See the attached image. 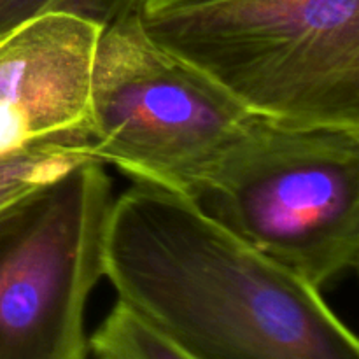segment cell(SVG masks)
<instances>
[{"label":"cell","mask_w":359,"mask_h":359,"mask_svg":"<svg viewBox=\"0 0 359 359\" xmlns=\"http://www.w3.org/2000/svg\"><path fill=\"white\" fill-rule=\"evenodd\" d=\"M88 160L93 158L74 146H42L13 158H0V210Z\"/></svg>","instance_id":"cell-8"},{"label":"cell","mask_w":359,"mask_h":359,"mask_svg":"<svg viewBox=\"0 0 359 359\" xmlns=\"http://www.w3.org/2000/svg\"><path fill=\"white\" fill-rule=\"evenodd\" d=\"M142 0H0V32L51 11L79 14L102 27L140 11Z\"/></svg>","instance_id":"cell-9"},{"label":"cell","mask_w":359,"mask_h":359,"mask_svg":"<svg viewBox=\"0 0 359 359\" xmlns=\"http://www.w3.org/2000/svg\"><path fill=\"white\" fill-rule=\"evenodd\" d=\"M111 203L105 168L88 160L0 210V359H88Z\"/></svg>","instance_id":"cell-5"},{"label":"cell","mask_w":359,"mask_h":359,"mask_svg":"<svg viewBox=\"0 0 359 359\" xmlns=\"http://www.w3.org/2000/svg\"><path fill=\"white\" fill-rule=\"evenodd\" d=\"M249 112L158 46L140 14L107 25L91 72L90 156L135 182L191 196Z\"/></svg>","instance_id":"cell-4"},{"label":"cell","mask_w":359,"mask_h":359,"mask_svg":"<svg viewBox=\"0 0 359 359\" xmlns=\"http://www.w3.org/2000/svg\"><path fill=\"white\" fill-rule=\"evenodd\" d=\"M140 20L249 114L359 128V0H221Z\"/></svg>","instance_id":"cell-2"},{"label":"cell","mask_w":359,"mask_h":359,"mask_svg":"<svg viewBox=\"0 0 359 359\" xmlns=\"http://www.w3.org/2000/svg\"><path fill=\"white\" fill-rule=\"evenodd\" d=\"M188 198L323 290L359 263V128L251 114Z\"/></svg>","instance_id":"cell-3"},{"label":"cell","mask_w":359,"mask_h":359,"mask_svg":"<svg viewBox=\"0 0 359 359\" xmlns=\"http://www.w3.org/2000/svg\"><path fill=\"white\" fill-rule=\"evenodd\" d=\"M102 270L121 304L195 359H359L321 290L172 189L135 182L112 198Z\"/></svg>","instance_id":"cell-1"},{"label":"cell","mask_w":359,"mask_h":359,"mask_svg":"<svg viewBox=\"0 0 359 359\" xmlns=\"http://www.w3.org/2000/svg\"><path fill=\"white\" fill-rule=\"evenodd\" d=\"M221 2V0H142L139 14H154L163 13V11L181 9V7L202 6V4Z\"/></svg>","instance_id":"cell-10"},{"label":"cell","mask_w":359,"mask_h":359,"mask_svg":"<svg viewBox=\"0 0 359 359\" xmlns=\"http://www.w3.org/2000/svg\"><path fill=\"white\" fill-rule=\"evenodd\" d=\"M102 27L51 11L0 32V158L42 146L90 154L91 72Z\"/></svg>","instance_id":"cell-6"},{"label":"cell","mask_w":359,"mask_h":359,"mask_svg":"<svg viewBox=\"0 0 359 359\" xmlns=\"http://www.w3.org/2000/svg\"><path fill=\"white\" fill-rule=\"evenodd\" d=\"M90 351L97 359H195L119 300L91 335Z\"/></svg>","instance_id":"cell-7"}]
</instances>
